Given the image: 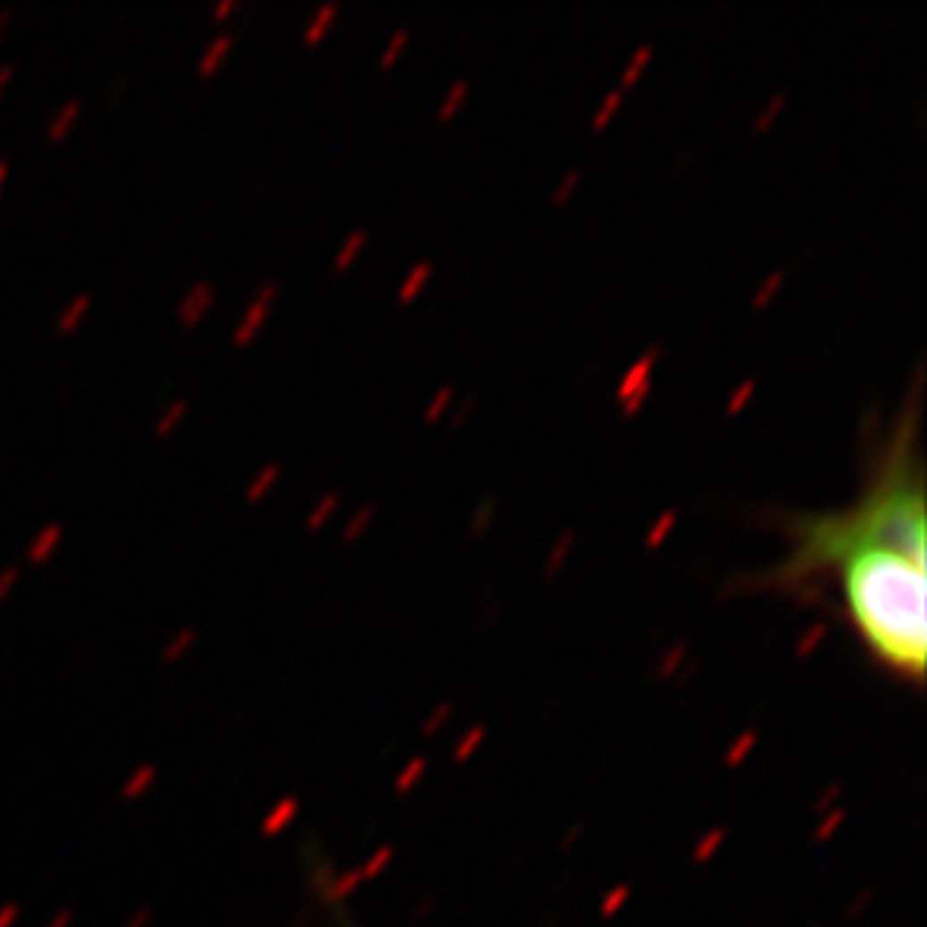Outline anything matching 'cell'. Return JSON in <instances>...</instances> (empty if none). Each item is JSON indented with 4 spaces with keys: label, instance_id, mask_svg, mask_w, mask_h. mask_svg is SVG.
<instances>
[{
    "label": "cell",
    "instance_id": "cell-1",
    "mask_svg": "<svg viewBox=\"0 0 927 927\" xmlns=\"http://www.w3.org/2000/svg\"><path fill=\"white\" fill-rule=\"evenodd\" d=\"M786 553L753 586L823 601L832 597L876 667L909 685L927 663V474L922 384H913L876 450L858 496L832 511L781 520Z\"/></svg>",
    "mask_w": 927,
    "mask_h": 927
},
{
    "label": "cell",
    "instance_id": "cell-2",
    "mask_svg": "<svg viewBox=\"0 0 927 927\" xmlns=\"http://www.w3.org/2000/svg\"><path fill=\"white\" fill-rule=\"evenodd\" d=\"M213 300H217V289H213L210 283L190 285L184 298L177 300V322L184 327H195L204 316L210 313Z\"/></svg>",
    "mask_w": 927,
    "mask_h": 927
},
{
    "label": "cell",
    "instance_id": "cell-3",
    "mask_svg": "<svg viewBox=\"0 0 927 927\" xmlns=\"http://www.w3.org/2000/svg\"><path fill=\"white\" fill-rule=\"evenodd\" d=\"M61 544H63V525L48 522L37 531L34 537H30L28 549H24V559H28L30 564H43V562L52 559L57 549H61Z\"/></svg>",
    "mask_w": 927,
    "mask_h": 927
},
{
    "label": "cell",
    "instance_id": "cell-4",
    "mask_svg": "<svg viewBox=\"0 0 927 927\" xmlns=\"http://www.w3.org/2000/svg\"><path fill=\"white\" fill-rule=\"evenodd\" d=\"M81 111H85V103H81L78 96H72V100L57 105L52 118L45 120V138H48V142H63V138L72 133L76 120L81 118Z\"/></svg>",
    "mask_w": 927,
    "mask_h": 927
},
{
    "label": "cell",
    "instance_id": "cell-5",
    "mask_svg": "<svg viewBox=\"0 0 927 927\" xmlns=\"http://www.w3.org/2000/svg\"><path fill=\"white\" fill-rule=\"evenodd\" d=\"M270 294H274V285H265V289L258 291L256 303H252V307L246 309L241 327H237L234 336H232L234 346H243V342H250L252 336H256V331H258L261 322H265V316H267V300H270Z\"/></svg>",
    "mask_w": 927,
    "mask_h": 927
},
{
    "label": "cell",
    "instance_id": "cell-6",
    "mask_svg": "<svg viewBox=\"0 0 927 927\" xmlns=\"http://www.w3.org/2000/svg\"><path fill=\"white\" fill-rule=\"evenodd\" d=\"M232 45H234V37H232V34L213 37L210 43L204 45V52H201V57H199V67H195V70H199V76H201V78L213 76V72L219 70V63L226 61V54L232 52Z\"/></svg>",
    "mask_w": 927,
    "mask_h": 927
},
{
    "label": "cell",
    "instance_id": "cell-7",
    "mask_svg": "<svg viewBox=\"0 0 927 927\" xmlns=\"http://www.w3.org/2000/svg\"><path fill=\"white\" fill-rule=\"evenodd\" d=\"M90 307H94V294H90V291L76 294V298H72V300L67 303V307H63L61 313H57L54 327H57L61 333H72L81 322H85V316H87Z\"/></svg>",
    "mask_w": 927,
    "mask_h": 927
},
{
    "label": "cell",
    "instance_id": "cell-8",
    "mask_svg": "<svg viewBox=\"0 0 927 927\" xmlns=\"http://www.w3.org/2000/svg\"><path fill=\"white\" fill-rule=\"evenodd\" d=\"M186 412H190V403H186V399H175V403H168L160 412L157 421H153V436H157V439L171 436V432H175L177 426L184 423Z\"/></svg>",
    "mask_w": 927,
    "mask_h": 927
},
{
    "label": "cell",
    "instance_id": "cell-9",
    "mask_svg": "<svg viewBox=\"0 0 927 927\" xmlns=\"http://www.w3.org/2000/svg\"><path fill=\"white\" fill-rule=\"evenodd\" d=\"M276 474H280L276 469H265V472H261L258 478L250 483V489H246V498H258V496H265V489L270 487V483L276 480Z\"/></svg>",
    "mask_w": 927,
    "mask_h": 927
},
{
    "label": "cell",
    "instance_id": "cell-10",
    "mask_svg": "<svg viewBox=\"0 0 927 927\" xmlns=\"http://www.w3.org/2000/svg\"><path fill=\"white\" fill-rule=\"evenodd\" d=\"M15 586H19V568L12 564V568H4V570H0V601H4V597L10 595Z\"/></svg>",
    "mask_w": 927,
    "mask_h": 927
},
{
    "label": "cell",
    "instance_id": "cell-11",
    "mask_svg": "<svg viewBox=\"0 0 927 927\" xmlns=\"http://www.w3.org/2000/svg\"><path fill=\"white\" fill-rule=\"evenodd\" d=\"M12 76H15V63H4V67H0V96L12 85Z\"/></svg>",
    "mask_w": 927,
    "mask_h": 927
},
{
    "label": "cell",
    "instance_id": "cell-12",
    "mask_svg": "<svg viewBox=\"0 0 927 927\" xmlns=\"http://www.w3.org/2000/svg\"><path fill=\"white\" fill-rule=\"evenodd\" d=\"M12 10H10V6H4V10H0V39H4V34H6V28H10V21H12Z\"/></svg>",
    "mask_w": 927,
    "mask_h": 927
},
{
    "label": "cell",
    "instance_id": "cell-13",
    "mask_svg": "<svg viewBox=\"0 0 927 927\" xmlns=\"http://www.w3.org/2000/svg\"><path fill=\"white\" fill-rule=\"evenodd\" d=\"M232 10H234V4H232V0H226V4H219L217 10H213V15H217V19H223V15H228Z\"/></svg>",
    "mask_w": 927,
    "mask_h": 927
},
{
    "label": "cell",
    "instance_id": "cell-14",
    "mask_svg": "<svg viewBox=\"0 0 927 927\" xmlns=\"http://www.w3.org/2000/svg\"><path fill=\"white\" fill-rule=\"evenodd\" d=\"M6 177H10V160L0 157V186L6 184Z\"/></svg>",
    "mask_w": 927,
    "mask_h": 927
}]
</instances>
